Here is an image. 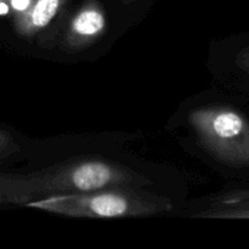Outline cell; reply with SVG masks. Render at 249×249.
Returning <instances> with one entry per match:
<instances>
[{"label": "cell", "instance_id": "1", "mask_svg": "<svg viewBox=\"0 0 249 249\" xmlns=\"http://www.w3.org/2000/svg\"><path fill=\"white\" fill-rule=\"evenodd\" d=\"M150 184L133 170L104 160H82L28 177L0 175V201H32L39 195L84 194Z\"/></svg>", "mask_w": 249, "mask_h": 249}, {"label": "cell", "instance_id": "2", "mask_svg": "<svg viewBox=\"0 0 249 249\" xmlns=\"http://www.w3.org/2000/svg\"><path fill=\"white\" fill-rule=\"evenodd\" d=\"M27 206L62 215L99 219L152 215L172 209L168 198L136 191L131 187L84 194L51 195L33 199Z\"/></svg>", "mask_w": 249, "mask_h": 249}, {"label": "cell", "instance_id": "3", "mask_svg": "<svg viewBox=\"0 0 249 249\" xmlns=\"http://www.w3.org/2000/svg\"><path fill=\"white\" fill-rule=\"evenodd\" d=\"M190 123L219 162L249 168V121L245 114L226 106L204 107L191 112Z\"/></svg>", "mask_w": 249, "mask_h": 249}, {"label": "cell", "instance_id": "4", "mask_svg": "<svg viewBox=\"0 0 249 249\" xmlns=\"http://www.w3.org/2000/svg\"><path fill=\"white\" fill-rule=\"evenodd\" d=\"M106 29L105 11L97 0H87L71 19L66 43L70 48L79 49L99 38Z\"/></svg>", "mask_w": 249, "mask_h": 249}, {"label": "cell", "instance_id": "5", "mask_svg": "<svg viewBox=\"0 0 249 249\" xmlns=\"http://www.w3.org/2000/svg\"><path fill=\"white\" fill-rule=\"evenodd\" d=\"M67 0H29L28 5L14 16L16 32L32 36L45 28L58 14Z\"/></svg>", "mask_w": 249, "mask_h": 249}, {"label": "cell", "instance_id": "6", "mask_svg": "<svg viewBox=\"0 0 249 249\" xmlns=\"http://www.w3.org/2000/svg\"><path fill=\"white\" fill-rule=\"evenodd\" d=\"M202 218L249 219V190H237L223 195L212 203V207L201 213Z\"/></svg>", "mask_w": 249, "mask_h": 249}, {"label": "cell", "instance_id": "7", "mask_svg": "<svg viewBox=\"0 0 249 249\" xmlns=\"http://www.w3.org/2000/svg\"><path fill=\"white\" fill-rule=\"evenodd\" d=\"M233 65L241 74L249 79V41L242 44L233 55Z\"/></svg>", "mask_w": 249, "mask_h": 249}, {"label": "cell", "instance_id": "8", "mask_svg": "<svg viewBox=\"0 0 249 249\" xmlns=\"http://www.w3.org/2000/svg\"><path fill=\"white\" fill-rule=\"evenodd\" d=\"M17 148L14 139L9 133L0 130V158L15 152Z\"/></svg>", "mask_w": 249, "mask_h": 249}, {"label": "cell", "instance_id": "9", "mask_svg": "<svg viewBox=\"0 0 249 249\" xmlns=\"http://www.w3.org/2000/svg\"><path fill=\"white\" fill-rule=\"evenodd\" d=\"M7 1H9V0H0V16L9 14V10H7Z\"/></svg>", "mask_w": 249, "mask_h": 249}, {"label": "cell", "instance_id": "10", "mask_svg": "<svg viewBox=\"0 0 249 249\" xmlns=\"http://www.w3.org/2000/svg\"><path fill=\"white\" fill-rule=\"evenodd\" d=\"M135 1H138V0H122V2L125 5H129V4H131V2H135Z\"/></svg>", "mask_w": 249, "mask_h": 249}]
</instances>
